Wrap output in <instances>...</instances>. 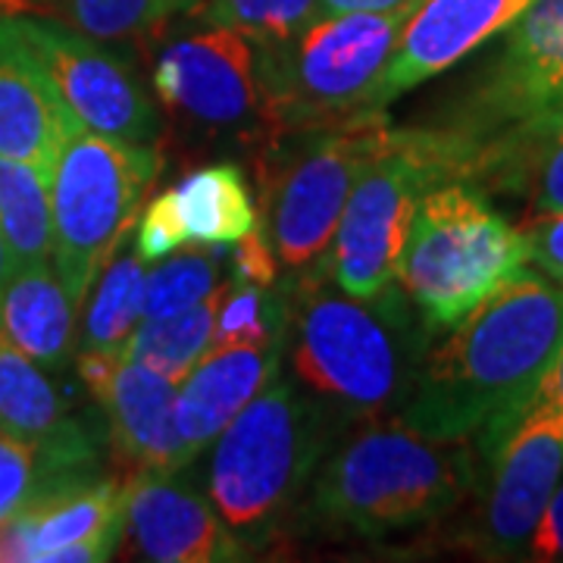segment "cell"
<instances>
[{
    "label": "cell",
    "instance_id": "cell-1",
    "mask_svg": "<svg viewBox=\"0 0 563 563\" xmlns=\"http://www.w3.org/2000/svg\"><path fill=\"white\" fill-rule=\"evenodd\" d=\"M563 347V282L529 266L429 347L395 420L439 442H483L523 410Z\"/></svg>",
    "mask_w": 563,
    "mask_h": 563
},
{
    "label": "cell",
    "instance_id": "cell-2",
    "mask_svg": "<svg viewBox=\"0 0 563 563\" xmlns=\"http://www.w3.org/2000/svg\"><path fill=\"white\" fill-rule=\"evenodd\" d=\"M295 285L285 335L295 376L332 413L395 420L432 347V332L407 291L391 282L361 298L325 282V273Z\"/></svg>",
    "mask_w": 563,
    "mask_h": 563
},
{
    "label": "cell",
    "instance_id": "cell-3",
    "mask_svg": "<svg viewBox=\"0 0 563 563\" xmlns=\"http://www.w3.org/2000/svg\"><path fill=\"white\" fill-rule=\"evenodd\" d=\"M479 483V451L473 439L439 442L398 420L373 422L344 442L317 470L307 520L383 539L444 520Z\"/></svg>",
    "mask_w": 563,
    "mask_h": 563
},
{
    "label": "cell",
    "instance_id": "cell-4",
    "mask_svg": "<svg viewBox=\"0 0 563 563\" xmlns=\"http://www.w3.org/2000/svg\"><path fill=\"white\" fill-rule=\"evenodd\" d=\"M329 442L332 410L276 376L213 442L207 492L225 526L247 544L285 529Z\"/></svg>",
    "mask_w": 563,
    "mask_h": 563
},
{
    "label": "cell",
    "instance_id": "cell-5",
    "mask_svg": "<svg viewBox=\"0 0 563 563\" xmlns=\"http://www.w3.org/2000/svg\"><path fill=\"white\" fill-rule=\"evenodd\" d=\"M529 235L498 213L483 188L439 181L413 210L398 261V285L426 329L448 332L529 269Z\"/></svg>",
    "mask_w": 563,
    "mask_h": 563
},
{
    "label": "cell",
    "instance_id": "cell-6",
    "mask_svg": "<svg viewBox=\"0 0 563 563\" xmlns=\"http://www.w3.org/2000/svg\"><path fill=\"white\" fill-rule=\"evenodd\" d=\"M417 7L317 16L291 38L257 41V76L273 141L373 110L385 66Z\"/></svg>",
    "mask_w": 563,
    "mask_h": 563
},
{
    "label": "cell",
    "instance_id": "cell-7",
    "mask_svg": "<svg viewBox=\"0 0 563 563\" xmlns=\"http://www.w3.org/2000/svg\"><path fill=\"white\" fill-rule=\"evenodd\" d=\"M385 110L282 135L254 157L266 235L276 261L295 282L325 273V254L342 222L347 198L388 135Z\"/></svg>",
    "mask_w": 563,
    "mask_h": 563
},
{
    "label": "cell",
    "instance_id": "cell-8",
    "mask_svg": "<svg viewBox=\"0 0 563 563\" xmlns=\"http://www.w3.org/2000/svg\"><path fill=\"white\" fill-rule=\"evenodd\" d=\"M157 173L161 154L141 141L110 139L85 125L63 141L51 169V261L76 310L129 239Z\"/></svg>",
    "mask_w": 563,
    "mask_h": 563
},
{
    "label": "cell",
    "instance_id": "cell-9",
    "mask_svg": "<svg viewBox=\"0 0 563 563\" xmlns=\"http://www.w3.org/2000/svg\"><path fill=\"white\" fill-rule=\"evenodd\" d=\"M454 179L439 129H391L354 185L335 239L325 254V276L347 295H376L398 282L404 239L420 198Z\"/></svg>",
    "mask_w": 563,
    "mask_h": 563
},
{
    "label": "cell",
    "instance_id": "cell-10",
    "mask_svg": "<svg viewBox=\"0 0 563 563\" xmlns=\"http://www.w3.org/2000/svg\"><path fill=\"white\" fill-rule=\"evenodd\" d=\"M154 88L181 141L239 144L251 157L273 141L257 76V41L239 29L203 25L173 41L157 57Z\"/></svg>",
    "mask_w": 563,
    "mask_h": 563
},
{
    "label": "cell",
    "instance_id": "cell-11",
    "mask_svg": "<svg viewBox=\"0 0 563 563\" xmlns=\"http://www.w3.org/2000/svg\"><path fill=\"white\" fill-rule=\"evenodd\" d=\"M501 38L479 79L435 125L451 151L454 179L476 147L563 110V0H536Z\"/></svg>",
    "mask_w": 563,
    "mask_h": 563
},
{
    "label": "cell",
    "instance_id": "cell-12",
    "mask_svg": "<svg viewBox=\"0 0 563 563\" xmlns=\"http://www.w3.org/2000/svg\"><path fill=\"white\" fill-rule=\"evenodd\" d=\"M479 451V504L461 544L483 561H523L529 539L563 476V410L529 401Z\"/></svg>",
    "mask_w": 563,
    "mask_h": 563
},
{
    "label": "cell",
    "instance_id": "cell-13",
    "mask_svg": "<svg viewBox=\"0 0 563 563\" xmlns=\"http://www.w3.org/2000/svg\"><path fill=\"white\" fill-rule=\"evenodd\" d=\"M22 38L38 54L47 76L60 88L63 101L69 103L79 125L101 132L110 139L147 141L157 135V110L144 95L132 69L103 51L98 38L85 35L79 29H69L63 22L20 16Z\"/></svg>",
    "mask_w": 563,
    "mask_h": 563
},
{
    "label": "cell",
    "instance_id": "cell-14",
    "mask_svg": "<svg viewBox=\"0 0 563 563\" xmlns=\"http://www.w3.org/2000/svg\"><path fill=\"white\" fill-rule=\"evenodd\" d=\"M79 376L103 410L110 454L125 479L188 466L176 432L173 379L122 357L120 351H79Z\"/></svg>",
    "mask_w": 563,
    "mask_h": 563
},
{
    "label": "cell",
    "instance_id": "cell-15",
    "mask_svg": "<svg viewBox=\"0 0 563 563\" xmlns=\"http://www.w3.org/2000/svg\"><path fill=\"white\" fill-rule=\"evenodd\" d=\"M141 561L235 563L251 561L220 510L176 473H141L125 479V532Z\"/></svg>",
    "mask_w": 563,
    "mask_h": 563
},
{
    "label": "cell",
    "instance_id": "cell-16",
    "mask_svg": "<svg viewBox=\"0 0 563 563\" xmlns=\"http://www.w3.org/2000/svg\"><path fill=\"white\" fill-rule=\"evenodd\" d=\"M20 561H110L125 532V483L79 476L47 488L13 514Z\"/></svg>",
    "mask_w": 563,
    "mask_h": 563
},
{
    "label": "cell",
    "instance_id": "cell-17",
    "mask_svg": "<svg viewBox=\"0 0 563 563\" xmlns=\"http://www.w3.org/2000/svg\"><path fill=\"white\" fill-rule=\"evenodd\" d=\"M536 0H422L404 25L395 57L373 95V110H385L404 91L442 76L454 63L498 38Z\"/></svg>",
    "mask_w": 563,
    "mask_h": 563
},
{
    "label": "cell",
    "instance_id": "cell-18",
    "mask_svg": "<svg viewBox=\"0 0 563 563\" xmlns=\"http://www.w3.org/2000/svg\"><path fill=\"white\" fill-rule=\"evenodd\" d=\"M76 129L79 120L22 38L13 13L0 16V157L32 163L51 176L63 141Z\"/></svg>",
    "mask_w": 563,
    "mask_h": 563
},
{
    "label": "cell",
    "instance_id": "cell-19",
    "mask_svg": "<svg viewBox=\"0 0 563 563\" xmlns=\"http://www.w3.org/2000/svg\"><path fill=\"white\" fill-rule=\"evenodd\" d=\"M285 344H225L213 347L176 385V432L191 463L220 432L279 376Z\"/></svg>",
    "mask_w": 563,
    "mask_h": 563
},
{
    "label": "cell",
    "instance_id": "cell-20",
    "mask_svg": "<svg viewBox=\"0 0 563 563\" xmlns=\"http://www.w3.org/2000/svg\"><path fill=\"white\" fill-rule=\"evenodd\" d=\"M461 181L485 195L526 201V225L563 213V110L476 147L463 161Z\"/></svg>",
    "mask_w": 563,
    "mask_h": 563
},
{
    "label": "cell",
    "instance_id": "cell-21",
    "mask_svg": "<svg viewBox=\"0 0 563 563\" xmlns=\"http://www.w3.org/2000/svg\"><path fill=\"white\" fill-rule=\"evenodd\" d=\"M76 313L54 261L13 266L0 285V335L44 369H60L69 361Z\"/></svg>",
    "mask_w": 563,
    "mask_h": 563
},
{
    "label": "cell",
    "instance_id": "cell-22",
    "mask_svg": "<svg viewBox=\"0 0 563 563\" xmlns=\"http://www.w3.org/2000/svg\"><path fill=\"white\" fill-rule=\"evenodd\" d=\"M0 432L41 444L91 442L69 417L66 398L44 366L0 335Z\"/></svg>",
    "mask_w": 563,
    "mask_h": 563
},
{
    "label": "cell",
    "instance_id": "cell-23",
    "mask_svg": "<svg viewBox=\"0 0 563 563\" xmlns=\"http://www.w3.org/2000/svg\"><path fill=\"white\" fill-rule=\"evenodd\" d=\"M188 244H235L257 225V207L235 163H210L169 188Z\"/></svg>",
    "mask_w": 563,
    "mask_h": 563
},
{
    "label": "cell",
    "instance_id": "cell-24",
    "mask_svg": "<svg viewBox=\"0 0 563 563\" xmlns=\"http://www.w3.org/2000/svg\"><path fill=\"white\" fill-rule=\"evenodd\" d=\"M222 288L188 310L157 317V320H141L139 329L120 347L122 357L141 363L179 385L213 351Z\"/></svg>",
    "mask_w": 563,
    "mask_h": 563
},
{
    "label": "cell",
    "instance_id": "cell-25",
    "mask_svg": "<svg viewBox=\"0 0 563 563\" xmlns=\"http://www.w3.org/2000/svg\"><path fill=\"white\" fill-rule=\"evenodd\" d=\"M79 476H95V442L41 444L0 432V520Z\"/></svg>",
    "mask_w": 563,
    "mask_h": 563
},
{
    "label": "cell",
    "instance_id": "cell-26",
    "mask_svg": "<svg viewBox=\"0 0 563 563\" xmlns=\"http://www.w3.org/2000/svg\"><path fill=\"white\" fill-rule=\"evenodd\" d=\"M0 235L13 266L54 257L51 176L32 163L0 157Z\"/></svg>",
    "mask_w": 563,
    "mask_h": 563
},
{
    "label": "cell",
    "instance_id": "cell-27",
    "mask_svg": "<svg viewBox=\"0 0 563 563\" xmlns=\"http://www.w3.org/2000/svg\"><path fill=\"white\" fill-rule=\"evenodd\" d=\"M144 257L139 247H125L120 257L101 269L91 285L88 310L79 329V351H120L125 339L144 320Z\"/></svg>",
    "mask_w": 563,
    "mask_h": 563
},
{
    "label": "cell",
    "instance_id": "cell-28",
    "mask_svg": "<svg viewBox=\"0 0 563 563\" xmlns=\"http://www.w3.org/2000/svg\"><path fill=\"white\" fill-rule=\"evenodd\" d=\"M232 279V251L225 244H195L163 257L157 269L147 273L144 288V320H157L188 310Z\"/></svg>",
    "mask_w": 563,
    "mask_h": 563
},
{
    "label": "cell",
    "instance_id": "cell-29",
    "mask_svg": "<svg viewBox=\"0 0 563 563\" xmlns=\"http://www.w3.org/2000/svg\"><path fill=\"white\" fill-rule=\"evenodd\" d=\"M291 291L276 285L229 279L222 288L213 347L225 344H285Z\"/></svg>",
    "mask_w": 563,
    "mask_h": 563
},
{
    "label": "cell",
    "instance_id": "cell-30",
    "mask_svg": "<svg viewBox=\"0 0 563 563\" xmlns=\"http://www.w3.org/2000/svg\"><path fill=\"white\" fill-rule=\"evenodd\" d=\"M198 20L239 29L254 41H279L317 20V0H207Z\"/></svg>",
    "mask_w": 563,
    "mask_h": 563
},
{
    "label": "cell",
    "instance_id": "cell-31",
    "mask_svg": "<svg viewBox=\"0 0 563 563\" xmlns=\"http://www.w3.org/2000/svg\"><path fill=\"white\" fill-rule=\"evenodd\" d=\"M195 0H66L73 25L98 41L135 38L157 29Z\"/></svg>",
    "mask_w": 563,
    "mask_h": 563
},
{
    "label": "cell",
    "instance_id": "cell-32",
    "mask_svg": "<svg viewBox=\"0 0 563 563\" xmlns=\"http://www.w3.org/2000/svg\"><path fill=\"white\" fill-rule=\"evenodd\" d=\"M188 239H185V229H181L179 217H176V207H173V195L163 191L154 201L144 207L139 222V239H135V247L144 257V263L163 261L169 257L173 251L185 247Z\"/></svg>",
    "mask_w": 563,
    "mask_h": 563
},
{
    "label": "cell",
    "instance_id": "cell-33",
    "mask_svg": "<svg viewBox=\"0 0 563 563\" xmlns=\"http://www.w3.org/2000/svg\"><path fill=\"white\" fill-rule=\"evenodd\" d=\"M276 254H273V244L269 235L263 229V222H257L244 239L235 242L232 247V279L239 282H257V285H276Z\"/></svg>",
    "mask_w": 563,
    "mask_h": 563
},
{
    "label": "cell",
    "instance_id": "cell-34",
    "mask_svg": "<svg viewBox=\"0 0 563 563\" xmlns=\"http://www.w3.org/2000/svg\"><path fill=\"white\" fill-rule=\"evenodd\" d=\"M523 561L536 563H558L563 561V476L551 501L544 507L542 520L536 526L532 539H529V548H526Z\"/></svg>",
    "mask_w": 563,
    "mask_h": 563
},
{
    "label": "cell",
    "instance_id": "cell-35",
    "mask_svg": "<svg viewBox=\"0 0 563 563\" xmlns=\"http://www.w3.org/2000/svg\"><path fill=\"white\" fill-rule=\"evenodd\" d=\"M529 235V261L544 276L563 282V213L551 220L523 225Z\"/></svg>",
    "mask_w": 563,
    "mask_h": 563
},
{
    "label": "cell",
    "instance_id": "cell-36",
    "mask_svg": "<svg viewBox=\"0 0 563 563\" xmlns=\"http://www.w3.org/2000/svg\"><path fill=\"white\" fill-rule=\"evenodd\" d=\"M404 3H422V0H317V16H335V13H357V10H391Z\"/></svg>",
    "mask_w": 563,
    "mask_h": 563
},
{
    "label": "cell",
    "instance_id": "cell-37",
    "mask_svg": "<svg viewBox=\"0 0 563 563\" xmlns=\"http://www.w3.org/2000/svg\"><path fill=\"white\" fill-rule=\"evenodd\" d=\"M529 401L554 404V407H561L563 410V347L561 354L554 357V363L548 366V373L542 376V383H539L536 395H532Z\"/></svg>",
    "mask_w": 563,
    "mask_h": 563
},
{
    "label": "cell",
    "instance_id": "cell-38",
    "mask_svg": "<svg viewBox=\"0 0 563 563\" xmlns=\"http://www.w3.org/2000/svg\"><path fill=\"white\" fill-rule=\"evenodd\" d=\"M10 269H13V257H10V251H7V244H3V235H0V285L7 282Z\"/></svg>",
    "mask_w": 563,
    "mask_h": 563
},
{
    "label": "cell",
    "instance_id": "cell-39",
    "mask_svg": "<svg viewBox=\"0 0 563 563\" xmlns=\"http://www.w3.org/2000/svg\"><path fill=\"white\" fill-rule=\"evenodd\" d=\"M32 0H0V10H7V13H16L20 7H29Z\"/></svg>",
    "mask_w": 563,
    "mask_h": 563
}]
</instances>
